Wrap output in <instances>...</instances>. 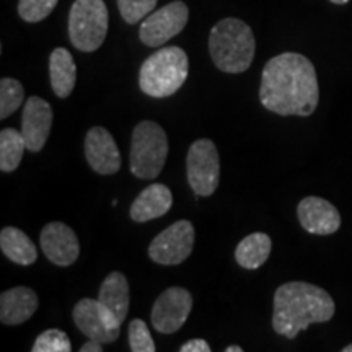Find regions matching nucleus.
I'll return each instance as SVG.
<instances>
[{
  "label": "nucleus",
  "instance_id": "23",
  "mask_svg": "<svg viewBox=\"0 0 352 352\" xmlns=\"http://www.w3.org/2000/svg\"><path fill=\"white\" fill-rule=\"evenodd\" d=\"M23 85L15 78L6 77L0 80V120H7L23 104Z\"/></svg>",
  "mask_w": 352,
  "mask_h": 352
},
{
  "label": "nucleus",
  "instance_id": "6",
  "mask_svg": "<svg viewBox=\"0 0 352 352\" xmlns=\"http://www.w3.org/2000/svg\"><path fill=\"white\" fill-rule=\"evenodd\" d=\"M108 7L103 0H76L69 13V38L82 52L100 50L108 33Z\"/></svg>",
  "mask_w": 352,
  "mask_h": 352
},
{
  "label": "nucleus",
  "instance_id": "24",
  "mask_svg": "<svg viewBox=\"0 0 352 352\" xmlns=\"http://www.w3.org/2000/svg\"><path fill=\"white\" fill-rule=\"evenodd\" d=\"M33 352H70L72 344H70L69 336L60 329H46L43 331L34 341L32 347Z\"/></svg>",
  "mask_w": 352,
  "mask_h": 352
},
{
  "label": "nucleus",
  "instance_id": "26",
  "mask_svg": "<svg viewBox=\"0 0 352 352\" xmlns=\"http://www.w3.org/2000/svg\"><path fill=\"white\" fill-rule=\"evenodd\" d=\"M127 336H129L132 352H155V342H153L147 323L144 320H132L127 328Z\"/></svg>",
  "mask_w": 352,
  "mask_h": 352
},
{
  "label": "nucleus",
  "instance_id": "15",
  "mask_svg": "<svg viewBox=\"0 0 352 352\" xmlns=\"http://www.w3.org/2000/svg\"><path fill=\"white\" fill-rule=\"evenodd\" d=\"M297 215L300 226L314 235H331L341 227L340 210L323 197H303L298 202Z\"/></svg>",
  "mask_w": 352,
  "mask_h": 352
},
{
  "label": "nucleus",
  "instance_id": "19",
  "mask_svg": "<svg viewBox=\"0 0 352 352\" xmlns=\"http://www.w3.org/2000/svg\"><path fill=\"white\" fill-rule=\"evenodd\" d=\"M51 87L59 98H67L72 94L77 80V67L74 57L65 47H56L50 56Z\"/></svg>",
  "mask_w": 352,
  "mask_h": 352
},
{
  "label": "nucleus",
  "instance_id": "5",
  "mask_svg": "<svg viewBox=\"0 0 352 352\" xmlns=\"http://www.w3.org/2000/svg\"><path fill=\"white\" fill-rule=\"evenodd\" d=\"M168 155V138L164 127L153 121H140L134 127L129 153L132 175L140 179H155L164 170Z\"/></svg>",
  "mask_w": 352,
  "mask_h": 352
},
{
  "label": "nucleus",
  "instance_id": "7",
  "mask_svg": "<svg viewBox=\"0 0 352 352\" xmlns=\"http://www.w3.org/2000/svg\"><path fill=\"white\" fill-rule=\"evenodd\" d=\"M189 186L197 196H212L219 188L220 158L215 144L210 139H197L191 144L186 157Z\"/></svg>",
  "mask_w": 352,
  "mask_h": 352
},
{
  "label": "nucleus",
  "instance_id": "20",
  "mask_svg": "<svg viewBox=\"0 0 352 352\" xmlns=\"http://www.w3.org/2000/svg\"><path fill=\"white\" fill-rule=\"evenodd\" d=\"M2 253L20 266H32L38 259V250L30 236L16 227H6L0 232Z\"/></svg>",
  "mask_w": 352,
  "mask_h": 352
},
{
  "label": "nucleus",
  "instance_id": "29",
  "mask_svg": "<svg viewBox=\"0 0 352 352\" xmlns=\"http://www.w3.org/2000/svg\"><path fill=\"white\" fill-rule=\"evenodd\" d=\"M101 351H103L101 342L95 340H88V342H85V344L80 347V352H101Z\"/></svg>",
  "mask_w": 352,
  "mask_h": 352
},
{
  "label": "nucleus",
  "instance_id": "9",
  "mask_svg": "<svg viewBox=\"0 0 352 352\" xmlns=\"http://www.w3.org/2000/svg\"><path fill=\"white\" fill-rule=\"evenodd\" d=\"M188 20L189 10L186 3L182 0L171 2L145 16L139 30L140 41L151 47L164 46L166 41L183 32Z\"/></svg>",
  "mask_w": 352,
  "mask_h": 352
},
{
  "label": "nucleus",
  "instance_id": "12",
  "mask_svg": "<svg viewBox=\"0 0 352 352\" xmlns=\"http://www.w3.org/2000/svg\"><path fill=\"white\" fill-rule=\"evenodd\" d=\"M85 157L98 175H114L121 168V153L111 132L101 126L91 127L85 135Z\"/></svg>",
  "mask_w": 352,
  "mask_h": 352
},
{
  "label": "nucleus",
  "instance_id": "27",
  "mask_svg": "<svg viewBox=\"0 0 352 352\" xmlns=\"http://www.w3.org/2000/svg\"><path fill=\"white\" fill-rule=\"evenodd\" d=\"M157 0H118L121 16L126 23L135 25L152 13Z\"/></svg>",
  "mask_w": 352,
  "mask_h": 352
},
{
  "label": "nucleus",
  "instance_id": "30",
  "mask_svg": "<svg viewBox=\"0 0 352 352\" xmlns=\"http://www.w3.org/2000/svg\"><path fill=\"white\" fill-rule=\"evenodd\" d=\"M226 352H243V349L240 346H228Z\"/></svg>",
  "mask_w": 352,
  "mask_h": 352
},
{
  "label": "nucleus",
  "instance_id": "3",
  "mask_svg": "<svg viewBox=\"0 0 352 352\" xmlns=\"http://www.w3.org/2000/svg\"><path fill=\"white\" fill-rule=\"evenodd\" d=\"M256 41L250 25L239 19H223L210 30L209 52L215 67L227 74H241L250 69Z\"/></svg>",
  "mask_w": 352,
  "mask_h": 352
},
{
  "label": "nucleus",
  "instance_id": "8",
  "mask_svg": "<svg viewBox=\"0 0 352 352\" xmlns=\"http://www.w3.org/2000/svg\"><path fill=\"white\" fill-rule=\"evenodd\" d=\"M195 227L189 220H178L160 232L148 246V256L162 266H176L189 258L195 246Z\"/></svg>",
  "mask_w": 352,
  "mask_h": 352
},
{
  "label": "nucleus",
  "instance_id": "2",
  "mask_svg": "<svg viewBox=\"0 0 352 352\" xmlns=\"http://www.w3.org/2000/svg\"><path fill=\"white\" fill-rule=\"evenodd\" d=\"M336 307L331 296L315 284L292 280L274 294L272 328L280 336L296 340L314 323H327L334 316Z\"/></svg>",
  "mask_w": 352,
  "mask_h": 352
},
{
  "label": "nucleus",
  "instance_id": "17",
  "mask_svg": "<svg viewBox=\"0 0 352 352\" xmlns=\"http://www.w3.org/2000/svg\"><path fill=\"white\" fill-rule=\"evenodd\" d=\"M173 206V195L165 184L153 183L144 189L131 206V219L138 223L165 215Z\"/></svg>",
  "mask_w": 352,
  "mask_h": 352
},
{
  "label": "nucleus",
  "instance_id": "21",
  "mask_svg": "<svg viewBox=\"0 0 352 352\" xmlns=\"http://www.w3.org/2000/svg\"><path fill=\"white\" fill-rule=\"evenodd\" d=\"M271 248L272 241L270 235L264 232H254L236 245L235 259L245 270H258L267 261Z\"/></svg>",
  "mask_w": 352,
  "mask_h": 352
},
{
  "label": "nucleus",
  "instance_id": "16",
  "mask_svg": "<svg viewBox=\"0 0 352 352\" xmlns=\"http://www.w3.org/2000/svg\"><path fill=\"white\" fill-rule=\"evenodd\" d=\"M38 296L30 287H13L0 296V321L8 327L26 323L38 310Z\"/></svg>",
  "mask_w": 352,
  "mask_h": 352
},
{
  "label": "nucleus",
  "instance_id": "11",
  "mask_svg": "<svg viewBox=\"0 0 352 352\" xmlns=\"http://www.w3.org/2000/svg\"><path fill=\"white\" fill-rule=\"evenodd\" d=\"M192 310V297L184 287H170L158 296L152 308V324L158 333L171 334L183 328Z\"/></svg>",
  "mask_w": 352,
  "mask_h": 352
},
{
  "label": "nucleus",
  "instance_id": "10",
  "mask_svg": "<svg viewBox=\"0 0 352 352\" xmlns=\"http://www.w3.org/2000/svg\"><path fill=\"white\" fill-rule=\"evenodd\" d=\"M72 318L76 327L85 334L88 340L104 342H114L121 334V323L101 305L100 300L82 298L74 307Z\"/></svg>",
  "mask_w": 352,
  "mask_h": 352
},
{
  "label": "nucleus",
  "instance_id": "1",
  "mask_svg": "<svg viewBox=\"0 0 352 352\" xmlns=\"http://www.w3.org/2000/svg\"><path fill=\"white\" fill-rule=\"evenodd\" d=\"M259 100L280 116H310L320 100L315 65L297 52H283L264 65Z\"/></svg>",
  "mask_w": 352,
  "mask_h": 352
},
{
  "label": "nucleus",
  "instance_id": "14",
  "mask_svg": "<svg viewBox=\"0 0 352 352\" xmlns=\"http://www.w3.org/2000/svg\"><path fill=\"white\" fill-rule=\"evenodd\" d=\"M52 107L39 96L26 100L21 118V134H23L26 147L32 152L43 151L51 134L52 127Z\"/></svg>",
  "mask_w": 352,
  "mask_h": 352
},
{
  "label": "nucleus",
  "instance_id": "32",
  "mask_svg": "<svg viewBox=\"0 0 352 352\" xmlns=\"http://www.w3.org/2000/svg\"><path fill=\"white\" fill-rule=\"evenodd\" d=\"M342 352H352V344H347L346 347H342Z\"/></svg>",
  "mask_w": 352,
  "mask_h": 352
},
{
  "label": "nucleus",
  "instance_id": "18",
  "mask_svg": "<svg viewBox=\"0 0 352 352\" xmlns=\"http://www.w3.org/2000/svg\"><path fill=\"white\" fill-rule=\"evenodd\" d=\"M98 300L120 323H124L129 314V283L122 272L114 271L107 276L98 292Z\"/></svg>",
  "mask_w": 352,
  "mask_h": 352
},
{
  "label": "nucleus",
  "instance_id": "13",
  "mask_svg": "<svg viewBox=\"0 0 352 352\" xmlns=\"http://www.w3.org/2000/svg\"><path fill=\"white\" fill-rule=\"evenodd\" d=\"M41 250L52 264L60 267L72 266L80 254L76 232L63 222H51L41 230Z\"/></svg>",
  "mask_w": 352,
  "mask_h": 352
},
{
  "label": "nucleus",
  "instance_id": "31",
  "mask_svg": "<svg viewBox=\"0 0 352 352\" xmlns=\"http://www.w3.org/2000/svg\"><path fill=\"white\" fill-rule=\"evenodd\" d=\"M329 2L336 3V6H344V3L349 2V0H329Z\"/></svg>",
  "mask_w": 352,
  "mask_h": 352
},
{
  "label": "nucleus",
  "instance_id": "22",
  "mask_svg": "<svg viewBox=\"0 0 352 352\" xmlns=\"http://www.w3.org/2000/svg\"><path fill=\"white\" fill-rule=\"evenodd\" d=\"M28 151L25 138L20 131L6 127L0 132V170L12 173L20 166L23 152Z\"/></svg>",
  "mask_w": 352,
  "mask_h": 352
},
{
  "label": "nucleus",
  "instance_id": "28",
  "mask_svg": "<svg viewBox=\"0 0 352 352\" xmlns=\"http://www.w3.org/2000/svg\"><path fill=\"white\" fill-rule=\"evenodd\" d=\"M182 352H210V346L204 340H191L179 347Z\"/></svg>",
  "mask_w": 352,
  "mask_h": 352
},
{
  "label": "nucleus",
  "instance_id": "4",
  "mask_svg": "<svg viewBox=\"0 0 352 352\" xmlns=\"http://www.w3.org/2000/svg\"><path fill=\"white\" fill-rule=\"evenodd\" d=\"M189 74L188 54L182 47H162L140 65L139 87L152 98H168L186 82Z\"/></svg>",
  "mask_w": 352,
  "mask_h": 352
},
{
  "label": "nucleus",
  "instance_id": "25",
  "mask_svg": "<svg viewBox=\"0 0 352 352\" xmlns=\"http://www.w3.org/2000/svg\"><path fill=\"white\" fill-rule=\"evenodd\" d=\"M59 0H20L19 15L28 23H38L51 15Z\"/></svg>",
  "mask_w": 352,
  "mask_h": 352
}]
</instances>
